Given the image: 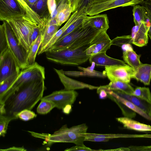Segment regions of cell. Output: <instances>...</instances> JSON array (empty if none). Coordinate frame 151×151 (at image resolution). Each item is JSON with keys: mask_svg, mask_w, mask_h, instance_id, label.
I'll return each instance as SVG.
<instances>
[{"mask_svg": "<svg viewBox=\"0 0 151 151\" xmlns=\"http://www.w3.org/2000/svg\"><path fill=\"white\" fill-rule=\"evenodd\" d=\"M47 0H38L29 7L46 24L50 19L49 13L47 5Z\"/></svg>", "mask_w": 151, "mask_h": 151, "instance_id": "cell-24", "label": "cell"}, {"mask_svg": "<svg viewBox=\"0 0 151 151\" xmlns=\"http://www.w3.org/2000/svg\"><path fill=\"white\" fill-rule=\"evenodd\" d=\"M124 128L140 132L151 131V126L141 123L132 118L124 116L116 118Z\"/></svg>", "mask_w": 151, "mask_h": 151, "instance_id": "cell-19", "label": "cell"}, {"mask_svg": "<svg viewBox=\"0 0 151 151\" xmlns=\"http://www.w3.org/2000/svg\"><path fill=\"white\" fill-rule=\"evenodd\" d=\"M9 48L5 34L3 25L0 26V55Z\"/></svg>", "mask_w": 151, "mask_h": 151, "instance_id": "cell-38", "label": "cell"}, {"mask_svg": "<svg viewBox=\"0 0 151 151\" xmlns=\"http://www.w3.org/2000/svg\"><path fill=\"white\" fill-rule=\"evenodd\" d=\"M83 25L91 26L100 31H107L109 28L108 17L106 14L90 16L86 15L83 18Z\"/></svg>", "mask_w": 151, "mask_h": 151, "instance_id": "cell-17", "label": "cell"}, {"mask_svg": "<svg viewBox=\"0 0 151 151\" xmlns=\"http://www.w3.org/2000/svg\"><path fill=\"white\" fill-rule=\"evenodd\" d=\"M143 0H109L94 3H89L86 7L85 12L87 15L92 16L109 10L119 7L134 6L141 4Z\"/></svg>", "mask_w": 151, "mask_h": 151, "instance_id": "cell-7", "label": "cell"}, {"mask_svg": "<svg viewBox=\"0 0 151 151\" xmlns=\"http://www.w3.org/2000/svg\"><path fill=\"white\" fill-rule=\"evenodd\" d=\"M60 27L57 25H50L46 23L38 51V55L41 54L44 48L58 31Z\"/></svg>", "mask_w": 151, "mask_h": 151, "instance_id": "cell-25", "label": "cell"}, {"mask_svg": "<svg viewBox=\"0 0 151 151\" xmlns=\"http://www.w3.org/2000/svg\"><path fill=\"white\" fill-rule=\"evenodd\" d=\"M0 115H4L6 114L4 104H0Z\"/></svg>", "mask_w": 151, "mask_h": 151, "instance_id": "cell-51", "label": "cell"}, {"mask_svg": "<svg viewBox=\"0 0 151 151\" xmlns=\"http://www.w3.org/2000/svg\"><path fill=\"white\" fill-rule=\"evenodd\" d=\"M134 22L135 25L142 22H149L147 16V12L143 6L136 5L133 6L132 9Z\"/></svg>", "mask_w": 151, "mask_h": 151, "instance_id": "cell-28", "label": "cell"}, {"mask_svg": "<svg viewBox=\"0 0 151 151\" xmlns=\"http://www.w3.org/2000/svg\"><path fill=\"white\" fill-rule=\"evenodd\" d=\"M41 101L38 106L37 112L41 114H46L55 107L54 103L50 101L41 99Z\"/></svg>", "mask_w": 151, "mask_h": 151, "instance_id": "cell-35", "label": "cell"}, {"mask_svg": "<svg viewBox=\"0 0 151 151\" xmlns=\"http://www.w3.org/2000/svg\"><path fill=\"white\" fill-rule=\"evenodd\" d=\"M19 73L11 76L0 84V96L2 95L11 86L17 78Z\"/></svg>", "mask_w": 151, "mask_h": 151, "instance_id": "cell-36", "label": "cell"}, {"mask_svg": "<svg viewBox=\"0 0 151 151\" xmlns=\"http://www.w3.org/2000/svg\"><path fill=\"white\" fill-rule=\"evenodd\" d=\"M112 45V40L106 31H101L90 43L86 54L91 56L99 53L106 52Z\"/></svg>", "mask_w": 151, "mask_h": 151, "instance_id": "cell-13", "label": "cell"}, {"mask_svg": "<svg viewBox=\"0 0 151 151\" xmlns=\"http://www.w3.org/2000/svg\"><path fill=\"white\" fill-rule=\"evenodd\" d=\"M26 16L25 11L16 0H0L1 21L17 20Z\"/></svg>", "mask_w": 151, "mask_h": 151, "instance_id": "cell-8", "label": "cell"}, {"mask_svg": "<svg viewBox=\"0 0 151 151\" xmlns=\"http://www.w3.org/2000/svg\"><path fill=\"white\" fill-rule=\"evenodd\" d=\"M94 28L91 26H84L82 24L61 39L57 41L47 51H55L65 49L81 37Z\"/></svg>", "mask_w": 151, "mask_h": 151, "instance_id": "cell-12", "label": "cell"}, {"mask_svg": "<svg viewBox=\"0 0 151 151\" xmlns=\"http://www.w3.org/2000/svg\"><path fill=\"white\" fill-rule=\"evenodd\" d=\"M146 9L147 12L151 15V0H146L141 4Z\"/></svg>", "mask_w": 151, "mask_h": 151, "instance_id": "cell-45", "label": "cell"}, {"mask_svg": "<svg viewBox=\"0 0 151 151\" xmlns=\"http://www.w3.org/2000/svg\"><path fill=\"white\" fill-rule=\"evenodd\" d=\"M6 21L9 25L19 44L28 52L31 36L35 28L39 27L38 26L27 16L20 19Z\"/></svg>", "mask_w": 151, "mask_h": 151, "instance_id": "cell-5", "label": "cell"}, {"mask_svg": "<svg viewBox=\"0 0 151 151\" xmlns=\"http://www.w3.org/2000/svg\"><path fill=\"white\" fill-rule=\"evenodd\" d=\"M147 16L150 23V27L148 32V35L151 40V15L147 12Z\"/></svg>", "mask_w": 151, "mask_h": 151, "instance_id": "cell-50", "label": "cell"}, {"mask_svg": "<svg viewBox=\"0 0 151 151\" xmlns=\"http://www.w3.org/2000/svg\"><path fill=\"white\" fill-rule=\"evenodd\" d=\"M82 0H68L69 3L73 10V13L79 8L80 5Z\"/></svg>", "mask_w": 151, "mask_h": 151, "instance_id": "cell-43", "label": "cell"}, {"mask_svg": "<svg viewBox=\"0 0 151 151\" xmlns=\"http://www.w3.org/2000/svg\"><path fill=\"white\" fill-rule=\"evenodd\" d=\"M72 13H73V10L69 2L65 3L58 12L55 18L58 25L60 27L67 21Z\"/></svg>", "mask_w": 151, "mask_h": 151, "instance_id": "cell-29", "label": "cell"}, {"mask_svg": "<svg viewBox=\"0 0 151 151\" xmlns=\"http://www.w3.org/2000/svg\"><path fill=\"white\" fill-rule=\"evenodd\" d=\"M89 60L91 63H94L97 66H108L127 64L123 60L109 57L106 54V52H100L92 55Z\"/></svg>", "mask_w": 151, "mask_h": 151, "instance_id": "cell-18", "label": "cell"}, {"mask_svg": "<svg viewBox=\"0 0 151 151\" xmlns=\"http://www.w3.org/2000/svg\"><path fill=\"white\" fill-rule=\"evenodd\" d=\"M24 10L27 15L38 26L41 33H43L46 26V23L27 4L24 0H16Z\"/></svg>", "mask_w": 151, "mask_h": 151, "instance_id": "cell-23", "label": "cell"}, {"mask_svg": "<svg viewBox=\"0 0 151 151\" xmlns=\"http://www.w3.org/2000/svg\"><path fill=\"white\" fill-rule=\"evenodd\" d=\"M110 139L105 137H85L84 141H90L96 142H106L108 141Z\"/></svg>", "mask_w": 151, "mask_h": 151, "instance_id": "cell-42", "label": "cell"}, {"mask_svg": "<svg viewBox=\"0 0 151 151\" xmlns=\"http://www.w3.org/2000/svg\"><path fill=\"white\" fill-rule=\"evenodd\" d=\"M97 93L99 94V98L100 99H104L108 97L107 92L103 89L99 87L97 89Z\"/></svg>", "mask_w": 151, "mask_h": 151, "instance_id": "cell-46", "label": "cell"}, {"mask_svg": "<svg viewBox=\"0 0 151 151\" xmlns=\"http://www.w3.org/2000/svg\"><path fill=\"white\" fill-rule=\"evenodd\" d=\"M18 118L17 116H15L0 115V136L4 137L6 133L9 122Z\"/></svg>", "mask_w": 151, "mask_h": 151, "instance_id": "cell-34", "label": "cell"}, {"mask_svg": "<svg viewBox=\"0 0 151 151\" xmlns=\"http://www.w3.org/2000/svg\"><path fill=\"white\" fill-rule=\"evenodd\" d=\"M107 94L108 97L115 102L118 105L121 109L122 113L124 116L131 118H134L136 116V114L135 111L128 108L108 93H107Z\"/></svg>", "mask_w": 151, "mask_h": 151, "instance_id": "cell-33", "label": "cell"}, {"mask_svg": "<svg viewBox=\"0 0 151 151\" xmlns=\"http://www.w3.org/2000/svg\"><path fill=\"white\" fill-rule=\"evenodd\" d=\"M45 68L37 62L33 65L22 69L11 86L0 96V104H4L6 100L11 95L25 83L37 79L45 80Z\"/></svg>", "mask_w": 151, "mask_h": 151, "instance_id": "cell-4", "label": "cell"}, {"mask_svg": "<svg viewBox=\"0 0 151 151\" xmlns=\"http://www.w3.org/2000/svg\"><path fill=\"white\" fill-rule=\"evenodd\" d=\"M88 129L86 124H83L70 128L66 124L63 125L52 134L28 132L35 137L44 139V144L48 146L58 142H70L77 145L84 146L85 137L81 134L86 133Z\"/></svg>", "mask_w": 151, "mask_h": 151, "instance_id": "cell-2", "label": "cell"}, {"mask_svg": "<svg viewBox=\"0 0 151 151\" xmlns=\"http://www.w3.org/2000/svg\"><path fill=\"white\" fill-rule=\"evenodd\" d=\"M98 150H101V151H130V149L129 147H121L119 148L114 149H110L106 150H103L102 149H100Z\"/></svg>", "mask_w": 151, "mask_h": 151, "instance_id": "cell-48", "label": "cell"}, {"mask_svg": "<svg viewBox=\"0 0 151 151\" xmlns=\"http://www.w3.org/2000/svg\"><path fill=\"white\" fill-rule=\"evenodd\" d=\"M62 83L64 89L68 90L88 88L91 90L97 89L99 87L93 86L71 79L67 76L63 69L58 70L54 68Z\"/></svg>", "mask_w": 151, "mask_h": 151, "instance_id": "cell-15", "label": "cell"}, {"mask_svg": "<svg viewBox=\"0 0 151 151\" xmlns=\"http://www.w3.org/2000/svg\"><path fill=\"white\" fill-rule=\"evenodd\" d=\"M148 115H149V116L151 118V107L150 109V110L149 111V112L148 114Z\"/></svg>", "mask_w": 151, "mask_h": 151, "instance_id": "cell-54", "label": "cell"}, {"mask_svg": "<svg viewBox=\"0 0 151 151\" xmlns=\"http://www.w3.org/2000/svg\"><path fill=\"white\" fill-rule=\"evenodd\" d=\"M99 88H106L110 90L114 89L119 90L126 93L130 95H132L134 90L129 83L120 81L110 82L108 84L100 86Z\"/></svg>", "mask_w": 151, "mask_h": 151, "instance_id": "cell-27", "label": "cell"}, {"mask_svg": "<svg viewBox=\"0 0 151 151\" xmlns=\"http://www.w3.org/2000/svg\"><path fill=\"white\" fill-rule=\"evenodd\" d=\"M79 69L83 71V72L76 71H64V73L66 76H97L102 78L106 77L105 73L99 72L88 68H83L82 67H78Z\"/></svg>", "mask_w": 151, "mask_h": 151, "instance_id": "cell-30", "label": "cell"}, {"mask_svg": "<svg viewBox=\"0 0 151 151\" xmlns=\"http://www.w3.org/2000/svg\"><path fill=\"white\" fill-rule=\"evenodd\" d=\"M62 110L65 114H68L72 110V105H68L65 107Z\"/></svg>", "mask_w": 151, "mask_h": 151, "instance_id": "cell-49", "label": "cell"}, {"mask_svg": "<svg viewBox=\"0 0 151 151\" xmlns=\"http://www.w3.org/2000/svg\"><path fill=\"white\" fill-rule=\"evenodd\" d=\"M27 4L29 6L34 4L38 0H24Z\"/></svg>", "mask_w": 151, "mask_h": 151, "instance_id": "cell-52", "label": "cell"}, {"mask_svg": "<svg viewBox=\"0 0 151 151\" xmlns=\"http://www.w3.org/2000/svg\"><path fill=\"white\" fill-rule=\"evenodd\" d=\"M2 24L5 34L8 48L17 62L21 70L28 67V52L20 45L8 23L3 21Z\"/></svg>", "mask_w": 151, "mask_h": 151, "instance_id": "cell-6", "label": "cell"}, {"mask_svg": "<svg viewBox=\"0 0 151 151\" xmlns=\"http://www.w3.org/2000/svg\"><path fill=\"white\" fill-rule=\"evenodd\" d=\"M89 44L76 48L48 51L45 52L46 57L50 61L62 65H78L87 61L91 56L86 53Z\"/></svg>", "mask_w": 151, "mask_h": 151, "instance_id": "cell-3", "label": "cell"}, {"mask_svg": "<svg viewBox=\"0 0 151 151\" xmlns=\"http://www.w3.org/2000/svg\"><path fill=\"white\" fill-rule=\"evenodd\" d=\"M96 150H93L91 149V148L87 147L85 145L81 146V145H77L74 146H73L70 148H67L65 149V151H96Z\"/></svg>", "mask_w": 151, "mask_h": 151, "instance_id": "cell-41", "label": "cell"}, {"mask_svg": "<svg viewBox=\"0 0 151 151\" xmlns=\"http://www.w3.org/2000/svg\"><path fill=\"white\" fill-rule=\"evenodd\" d=\"M112 40V45L121 47L124 45L132 43L130 35L117 37Z\"/></svg>", "mask_w": 151, "mask_h": 151, "instance_id": "cell-39", "label": "cell"}, {"mask_svg": "<svg viewBox=\"0 0 151 151\" xmlns=\"http://www.w3.org/2000/svg\"><path fill=\"white\" fill-rule=\"evenodd\" d=\"M140 56L133 50L131 45L128 49H125L123 53L124 62L135 70L142 64L140 60Z\"/></svg>", "mask_w": 151, "mask_h": 151, "instance_id": "cell-22", "label": "cell"}, {"mask_svg": "<svg viewBox=\"0 0 151 151\" xmlns=\"http://www.w3.org/2000/svg\"><path fill=\"white\" fill-rule=\"evenodd\" d=\"M18 118L24 121H27L36 117L37 115L31 110L25 109L20 112L17 114Z\"/></svg>", "mask_w": 151, "mask_h": 151, "instance_id": "cell-40", "label": "cell"}, {"mask_svg": "<svg viewBox=\"0 0 151 151\" xmlns=\"http://www.w3.org/2000/svg\"><path fill=\"white\" fill-rule=\"evenodd\" d=\"M42 38V35H39L31 45L28 52L27 61L29 66L35 63V58L39 49Z\"/></svg>", "mask_w": 151, "mask_h": 151, "instance_id": "cell-31", "label": "cell"}, {"mask_svg": "<svg viewBox=\"0 0 151 151\" xmlns=\"http://www.w3.org/2000/svg\"><path fill=\"white\" fill-rule=\"evenodd\" d=\"M86 15H87L85 14L76 20L68 27L58 40L61 39L63 37L72 32L76 28L82 25L83 24V18Z\"/></svg>", "mask_w": 151, "mask_h": 151, "instance_id": "cell-37", "label": "cell"}, {"mask_svg": "<svg viewBox=\"0 0 151 151\" xmlns=\"http://www.w3.org/2000/svg\"><path fill=\"white\" fill-rule=\"evenodd\" d=\"M78 95V93L74 90L64 89L53 92L51 94L43 97L41 99L50 101L54 103L55 107L62 109L68 105L73 104Z\"/></svg>", "mask_w": 151, "mask_h": 151, "instance_id": "cell-11", "label": "cell"}, {"mask_svg": "<svg viewBox=\"0 0 151 151\" xmlns=\"http://www.w3.org/2000/svg\"><path fill=\"white\" fill-rule=\"evenodd\" d=\"M132 95L151 103V93L149 88L137 87Z\"/></svg>", "mask_w": 151, "mask_h": 151, "instance_id": "cell-32", "label": "cell"}, {"mask_svg": "<svg viewBox=\"0 0 151 151\" xmlns=\"http://www.w3.org/2000/svg\"><path fill=\"white\" fill-rule=\"evenodd\" d=\"M27 150L23 147H12L8 148L0 149V151H25Z\"/></svg>", "mask_w": 151, "mask_h": 151, "instance_id": "cell-47", "label": "cell"}, {"mask_svg": "<svg viewBox=\"0 0 151 151\" xmlns=\"http://www.w3.org/2000/svg\"><path fill=\"white\" fill-rule=\"evenodd\" d=\"M45 89L44 79H35L23 84L5 102V115L18 117L17 114L22 110H31L42 98Z\"/></svg>", "mask_w": 151, "mask_h": 151, "instance_id": "cell-1", "label": "cell"}, {"mask_svg": "<svg viewBox=\"0 0 151 151\" xmlns=\"http://www.w3.org/2000/svg\"><path fill=\"white\" fill-rule=\"evenodd\" d=\"M135 70L127 64L105 66V73L110 82L120 81L129 83Z\"/></svg>", "mask_w": 151, "mask_h": 151, "instance_id": "cell-10", "label": "cell"}, {"mask_svg": "<svg viewBox=\"0 0 151 151\" xmlns=\"http://www.w3.org/2000/svg\"><path fill=\"white\" fill-rule=\"evenodd\" d=\"M150 25V22H143L133 27L130 35L132 43L139 47L147 45L148 41V32Z\"/></svg>", "mask_w": 151, "mask_h": 151, "instance_id": "cell-14", "label": "cell"}, {"mask_svg": "<svg viewBox=\"0 0 151 151\" xmlns=\"http://www.w3.org/2000/svg\"><path fill=\"white\" fill-rule=\"evenodd\" d=\"M109 0H92L90 3H99L108 1Z\"/></svg>", "mask_w": 151, "mask_h": 151, "instance_id": "cell-53", "label": "cell"}, {"mask_svg": "<svg viewBox=\"0 0 151 151\" xmlns=\"http://www.w3.org/2000/svg\"><path fill=\"white\" fill-rule=\"evenodd\" d=\"M133 78L145 85L150 84L151 78V64H142L136 70Z\"/></svg>", "mask_w": 151, "mask_h": 151, "instance_id": "cell-21", "label": "cell"}, {"mask_svg": "<svg viewBox=\"0 0 151 151\" xmlns=\"http://www.w3.org/2000/svg\"><path fill=\"white\" fill-rule=\"evenodd\" d=\"M120 96L131 102L148 114L151 107V103L133 95L129 94L118 90H111Z\"/></svg>", "mask_w": 151, "mask_h": 151, "instance_id": "cell-20", "label": "cell"}, {"mask_svg": "<svg viewBox=\"0 0 151 151\" xmlns=\"http://www.w3.org/2000/svg\"><path fill=\"white\" fill-rule=\"evenodd\" d=\"M40 35L41 34L40 29L38 27H37L35 28L31 36L30 39V46Z\"/></svg>", "mask_w": 151, "mask_h": 151, "instance_id": "cell-44", "label": "cell"}, {"mask_svg": "<svg viewBox=\"0 0 151 151\" xmlns=\"http://www.w3.org/2000/svg\"><path fill=\"white\" fill-rule=\"evenodd\" d=\"M20 69L9 48L0 55V84L11 76L19 73Z\"/></svg>", "mask_w": 151, "mask_h": 151, "instance_id": "cell-9", "label": "cell"}, {"mask_svg": "<svg viewBox=\"0 0 151 151\" xmlns=\"http://www.w3.org/2000/svg\"><path fill=\"white\" fill-rule=\"evenodd\" d=\"M86 7L80 8L74 12L70 16L65 24L58 29L42 50V53L45 52L54 44L68 27L81 16L87 14L85 12Z\"/></svg>", "mask_w": 151, "mask_h": 151, "instance_id": "cell-16", "label": "cell"}, {"mask_svg": "<svg viewBox=\"0 0 151 151\" xmlns=\"http://www.w3.org/2000/svg\"><path fill=\"white\" fill-rule=\"evenodd\" d=\"M102 89H104L107 93L114 97L136 113L138 114L146 119L151 120V118L147 113L130 101L118 95L111 90L106 88Z\"/></svg>", "mask_w": 151, "mask_h": 151, "instance_id": "cell-26", "label": "cell"}]
</instances>
